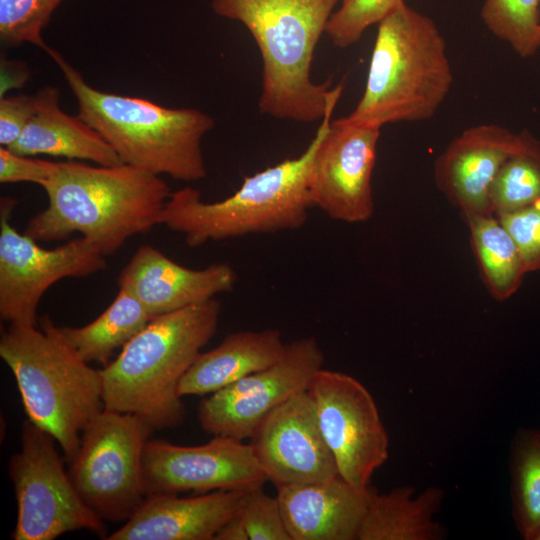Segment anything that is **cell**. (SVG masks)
Wrapping results in <instances>:
<instances>
[{
  "instance_id": "obj_1",
  "label": "cell",
  "mask_w": 540,
  "mask_h": 540,
  "mask_svg": "<svg viewBox=\"0 0 540 540\" xmlns=\"http://www.w3.org/2000/svg\"><path fill=\"white\" fill-rule=\"evenodd\" d=\"M42 188L48 205L29 220L24 233L36 241L80 233L104 256L115 253L130 237L159 225L171 193L160 175L125 163L59 162Z\"/></svg>"
},
{
  "instance_id": "obj_2",
  "label": "cell",
  "mask_w": 540,
  "mask_h": 540,
  "mask_svg": "<svg viewBox=\"0 0 540 540\" xmlns=\"http://www.w3.org/2000/svg\"><path fill=\"white\" fill-rule=\"evenodd\" d=\"M340 0H211L220 17L243 24L262 58L261 113L308 123L322 120L342 83H315V48Z\"/></svg>"
},
{
  "instance_id": "obj_3",
  "label": "cell",
  "mask_w": 540,
  "mask_h": 540,
  "mask_svg": "<svg viewBox=\"0 0 540 540\" xmlns=\"http://www.w3.org/2000/svg\"><path fill=\"white\" fill-rule=\"evenodd\" d=\"M220 314L213 298L153 317L100 369L104 408L135 414L153 429L181 425L179 383L214 336Z\"/></svg>"
},
{
  "instance_id": "obj_4",
  "label": "cell",
  "mask_w": 540,
  "mask_h": 540,
  "mask_svg": "<svg viewBox=\"0 0 540 540\" xmlns=\"http://www.w3.org/2000/svg\"><path fill=\"white\" fill-rule=\"evenodd\" d=\"M343 88L330 100L314 138L301 155L244 178L234 194L220 201L205 202L200 192L189 186L173 191L158 224L181 233L189 247L303 226L313 207L310 177L314 157Z\"/></svg>"
},
{
  "instance_id": "obj_5",
  "label": "cell",
  "mask_w": 540,
  "mask_h": 540,
  "mask_svg": "<svg viewBox=\"0 0 540 540\" xmlns=\"http://www.w3.org/2000/svg\"><path fill=\"white\" fill-rule=\"evenodd\" d=\"M71 89L79 116L115 150L123 163L181 181L206 177L201 141L214 119L194 108H169L148 99L98 90L51 49Z\"/></svg>"
},
{
  "instance_id": "obj_6",
  "label": "cell",
  "mask_w": 540,
  "mask_h": 540,
  "mask_svg": "<svg viewBox=\"0 0 540 540\" xmlns=\"http://www.w3.org/2000/svg\"><path fill=\"white\" fill-rule=\"evenodd\" d=\"M452 83L442 33L430 17L403 1L378 24L363 95L343 119L379 129L428 120Z\"/></svg>"
},
{
  "instance_id": "obj_7",
  "label": "cell",
  "mask_w": 540,
  "mask_h": 540,
  "mask_svg": "<svg viewBox=\"0 0 540 540\" xmlns=\"http://www.w3.org/2000/svg\"><path fill=\"white\" fill-rule=\"evenodd\" d=\"M0 356L13 372L28 419L48 432L70 463L85 427L103 408L102 378L55 333L46 316L36 325L10 324Z\"/></svg>"
},
{
  "instance_id": "obj_8",
  "label": "cell",
  "mask_w": 540,
  "mask_h": 540,
  "mask_svg": "<svg viewBox=\"0 0 540 540\" xmlns=\"http://www.w3.org/2000/svg\"><path fill=\"white\" fill-rule=\"evenodd\" d=\"M153 430L135 414L106 408L83 430L69 475L101 520L126 522L147 496L142 460Z\"/></svg>"
},
{
  "instance_id": "obj_9",
  "label": "cell",
  "mask_w": 540,
  "mask_h": 540,
  "mask_svg": "<svg viewBox=\"0 0 540 540\" xmlns=\"http://www.w3.org/2000/svg\"><path fill=\"white\" fill-rule=\"evenodd\" d=\"M21 448L9 462L17 501L14 540H53L67 532L89 530L100 535L105 525L83 501L64 469L56 440L24 421Z\"/></svg>"
},
{
  "instance_id": "obj_10",
  "label": "cell",
  "mask_w": 540,
  "mask_h": 540,
  "mask_svg": "<svg viewBox=\"0 0 540 540\" xmlns=\"http://www.w3.org/2000/svg\"><path fill=\"white\" fill-rule=\"evenodd\" d=\"M15 204L13 198H1L0 317L9 324L36 325L39 302L54 283L102 271L106 256L83 236L53 249L41 247L12 225Z\"/></svg>"
},
{
  "instance_id": "obj_11",
  "label": "cell",
  "mask_w": 540,
  "mask_h": 540,
  "mask_svg": "<svg viewBox=\"0 0 540 540\" xmlns=\"http://www.w3.org/2000/svg\"><path fill=\"white\" fill-rule=\"evenodd\" d=\"M307 391L339 475L354 486L368 487L389 455V437L374 398L356 378L325 368Z\"/></svg>"
},
{
  "instance_id": "obj_12",
  "label": "cell",
  "mask_w": 540,
  "mask_h": 540,
  "mask_svg": "<svg viewBox=\"0 0 540 540\" xmlns=\"http://www.w3.org/2000/svg\"><path fill=\"white\" fill-rule=\"evenodd\" d=\"M324 353L314 337L287 343L274 364L210 394L198 407L202 429L213 435L244 440L276 407L305 391L323 368Z\"/></svg>"
},
{
  "instance_id": "obj_13",
  "label": "cell",
  "mask_w": 540,
  "mask_h": 540,
  "mask_svg": "<svg viewBox=\"0 0 540 540\" xmlns=\"http://www.w3.org/2000/svg\"><path fill=\"white\" fill-rule=\"evenodd\" d=\"M146 493L248 491L268 481L251 445L214 435L208 443L182 446L148 440L143 452Z\"/></svg>"
},
{
  "instance_id": "obj_14",
  "label": "cell",
  "mask_w": 540,
  "mask_h": 540,
  "mask_svg": "<svg viewBox=\"0 0 540 540\" xmlns=\"http://www.w3.org/2000/svg\"><path fill=\"white\" fill-rule=\"evenodd\" d=\"M380 129L332 120L316 151L310 195L330 218L360 223L374 212L371 179Z\"/></svg>"
},
{
  "instance_id": "obj_15",
  "label": "cell",
  "mask_w": 540,
  "mask_h": 540,
  "mask_svg": "<svg viewBox=\"0 0 540 540\" xmlns=\"http://www.w3.org/2000/svg\"><path fill=\"white\" fill-rule=\"evenodd\" d=\"M254 455L276 488L339 475L307 390L273 409L250 437Z\"/></svg>"
},
{
  "instance_id": "obj_16",
  "label": "cell",
  "mask_w": 540,
  "mask_h": 540,
  "mask_svg": "<svg viewBox=\"0 0 540 540\" xmlns=\"http://www.w3.org/2000/svg\"><path fill=\"white\" fill-rule=\"evenodd\" d=\"M523 133L494 123L479 124L455 137L435 162L438 189L464 220L490 215V191L505 161L521 149Z\"/></svg>"
},
{
  "instance_id": "obj_17",
  "label": "cell",
  "mask_w": 540,
  "mask_h": 540,
  "mask_svg": "<svg viewBox=\"0 0 540 540\" xmlns=\"http://www.w3.org/2000/svg\"><path fill=\"white\" fill-rule=\"evenodd\" d=\"M236 281V272L227 263L191 269L151 245H142L121 271L118 285L128 289L155 317L231 291Z\"/></svg>"
},
{
  "instance_id": "obj_18",
  "label": "cell",
  "mask_w": 540,
  "mask_h": 540,
  "mask_svg": "<svg viewBox=\"0 0 540 540\" xmlns=\"http://www.w3.org/2000/svg\"><path fill=\"white\" fill-rule=\"evenodd\" d=\"M246 491L214 490L194 497L148 494L135 513L108 540H214L241 507Z\"/></svg>"
},
{
  "instance_id": "obj_19",
  "label": "cell",
  "mask_w": 540,
  "mask_h": 540,
  "mask_svg": "<svg viewBox=\"0 0 540 540\" xmlns=\"http://www.w3.org/2000/svg\"><path fill=\"white\" fill-rule=\"evenodd\" d=\"M373 489L338 475L278 487L276 496L291 540H358Z\"/></svg>"
},
{
  "instance_id": "obj_20",
  "label": "cell",
  "mask_w": 540,
  "mask_h": 540,
  "mask_svg": "<svg viewBox=\"0 0 540 540\" xmlns=\"http://www.w3.org/2000/svg\"><path fill=\"white\" fill-rule=\"evenodd\" d=\"M37 109L19 138L9 147L15 153L48 155L114 166L122 160L105 139L79 115L65 113L57 88L47 86L36 93Z\"/></svg>"
},
{
  "instance_id": "obj_21",
  "label": "cell",
  "mask_w": 540,
  "mask_h": 540,
  "mask_svg": "<svg viewBox=\"0 0 540 540\" xmlns=\"http://www.w3.org/2000/svg\"><path fill=\"white\" fill-rule=\"evenodd\" d=\"M286 346L277 329L230 333L217 347L198 355L182 377L178 394L184 397L215 393L274 364Z\"/></svg>"
},
{
  "instance_id": "obj_22",
  "label": "cell",
  "mask_w": 540,
  "mask_h": 540,
  "mask_svg": "<svg viewBox=\"0 0 540 540\" xmlns=\"http://www.w3.org/2000/svg\"><path fill=\"white\" fill-rule=\"evenodd\" d=\"M413 486H400L379 494L375 489L362 522L358 540H441L445 527L435 521L444 491L429 487L413 497Z\"/></svg>"
},
{
  "instance_id": "obj_23",
  "label": "cell",
  "mask_w": 540,
  "mask_h": 540,
  "mask_svg": "<svg viewBox=\"0 0 540 540\" xmlns=\"http://www.w3.org/2000/svg\"><path fill=\"white\" fill-rule=\"evenodd\" d=\"M152 318L128 289L119 286L112 303L89 324L64 327L52 322V327L79 358L104 367L113 352L124 347Z\"/></svg>"
},
{
  "instance_id": "obj_24",
  "label": "cell",
  "mask_w": 540,
  "mask_h": 540,
  "mask_svg": "<svg viewBox=\"0 0 540 540\" xmlns=\"http://www.w3.org/2000/svg\"><path fill=\"white\" fill-rule=\"evenodd\" d=\"M466 223L490 295L497 301L510 298L520 288L526 274L514 241L493 214L474 216Z\"/></svg>"
},
{
  "instance_id": "obj_25",
  "label": "cell",
  "mask_w": 540,
  "mask_h": 540,
  "mask_svg": "<svg viewBox=\"0 0 540 540\" xmlns=\"http://www.w3.org/2000/svg\"><path fill=\"white\" fill-rule=\"evenodd\" d=\"M512 516L517 531L528 540L540 526V430L518 429L509 456Z\"/></svg>"
},
{
  "instance_id": "obj_26",
  "label": "cell",
  "mask_w": 540,
  "mask_h": 540,
  "mask_svg": "<svg viewBox=\"0 0 540 540\" xmlns=\"http://www.w3.org/2000/svg\"><path fill=\"white\" fill-rule=\"evenodd\" d=\"M523 145L497 173L490 191L491 212L499 216L540 200V141L522 131Z\"/></svg>"
},
{
  "instance_id": "obj_27",
  "label": "cell",
  "mask_w": 540,
  "mask_h": 540,
  "mask_svg": "<svg viewBox=\"0 0 540 540\" xmlns=\"http://www.w3.org/2000/svg\"><path fill=\"white\" fill-rule=\"evenodd\" d=\"M540 0H484L480 16L486 28L522 58L540 48Z\"/></svg>"
},
{
  "instance_id": "obj_28",
  "label": "cell",
  "mask_w": 540,
  "mask_h": 540,
  "mask_svg": "<svg viewBox=\"0 0 540 540\" xmlns=\"http://www.w3.org/2000/svg\"><path fill=\"white\" fill-rule=\"evenodd\" d=\"M64 0H0V39L5 46L30 43L47 53L42 30Z\"/></svg>"
},
{
  "instance_id": "obj_29",
  "label": "cell",
  "mask_w": 540,
  "mask_h": 540,
  "mask_svg": "<svg viewBox=\"0 0 540 540\" xmlns=\"http://www.w3.org/2000/svg\"><path fill=\"white\" fill-rule=\"evenodd\" d=\"M404 0H340L330 16L325 33L333 46L348 48L372 25L379 24Z\"/></svg>"
},
{
  "instance_id": "obj_30",
  "label": "cell",
  "mask_w": 540,
  "mask_h": 540,
  "mask_svg": "<svg viewBox=\"0 0 540 540\" xmlns=\"http://www.w3.org/2000/svg\"><path fill=\"white\" fill-rule=\"evenodd\" d=\"M239 514L249 540H291L277 496L268 495L262 486L245 492Z\"/></svg>"
},
{
  "instance_id": "obj_31",
  "label": "cell",
  "mask_w": 540,
  "mask_h": 540,
  "mask_svg": "<svg viewBox=\"0 0 540 540\" xmlns=\"http://www.w3.org/2000/svg\"><path fill=\"white\" fill-rule=\"evenodd\" d=\"M496 217L514 241L526 273L540 271V200Z\"/></svg>"
},
{
  "instance_id": "obj_32",
  "label": "cell",
  "mask_w": 540,
  "mask_h": 540,
  "mask_svg": "<svg viewBox=\"0 0 540 540\" xmlns=\"http://www.w3.org/2000/svg\"><path fill=\"white\" fill-rule=\"evenodd\" d=\"M59 162L22 155L0 147V182H30L42 185L56 172Z\"/></svg>"
},
{
  "instance_id": "obj_33",
  "label": "cell",
  "mask_w": 540,
  "mask_h": 540,
  "mask_svg": "<svg viewBox=\"0 0 540 540\" xmlns=\"http://www.w3.org/2000/svg\"><path fill=\"white\" fill-rule=\"evenodd\" d=\"M37 109L36 94H18L0 99V144L11 146L22 134Z\"/></svg>"
},
{
  "instance_id": "obj_34",
  "label": "cell",
  "mask_w": 540,
  "mask_h": 540,
  "mask_svg": "<svg viewBox=\"0 0 540 540\" xmlns=\"http://www.w3.org/2000/svg\"><path fill=\"white\" fill-rule=\"evenodd\" d=\"M214 540H249L245 523L239 512L223 524L215 534Z\"/></svg>"
},
{
  "instance_id": "obj_35",
  "label": "cell",
  "mask_w": 540,
  "mask_h": 540,
  "mask_svg": "<svg viewBox=\"0 0 540 540\" xmlns=\"http://www.w3.org/2000/svg\"><path fill=\"white\" fill-rule=\"evenodd\" d=\"M528 540H540V526L533 531Z\"/></svg>"
}]
</instances>
